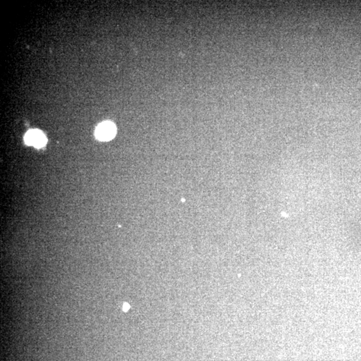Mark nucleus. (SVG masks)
Instances as JSON below:
<instances>
[{"instance_id":"obj_1","label":"nucleus","mask_w":361,"mask_h":361,"mask_svg":"<svg viewBox=\"0 0 361 361\" xmlns=\"http://www.w3.org/2000/svg\"><path fill=\"white\" fill-rule=\"evenodd\" d=\"M116 133L115 125L110 121H105L101 123L95 131V136L98 139L102 141H110L113 139Z\"/></svg>"},{"instance_id":"obj_2","label":"nucleus","mask_w":361,"mask_h":361,"mask_svg":"<svg viewBox=\"0 0 361 361\" xmlns=\"http://www.w3.org/2000/svg\"><path fill=\"white\" fill-rule=\"evenodd\" d=\"M25 143L41 148L46 144L47 139L44 134L39 130H31L25 134L24 137Z\"/></svg>"},{"instance_id":"obj_3","label":"nucleus","mask_w":361,"mask_h":361,"mask_svg":"<svg viewBox=\"0 0 361 361\" xmlns=\"http://www.w3.org/2000/svg\"><path fill=\"white\" fill-rule=\"evenodd\" d=\"M129 309V305L128 304H125L124 305H123V310H124L125 311H128Z\"/></svg>"}]
</instances>
